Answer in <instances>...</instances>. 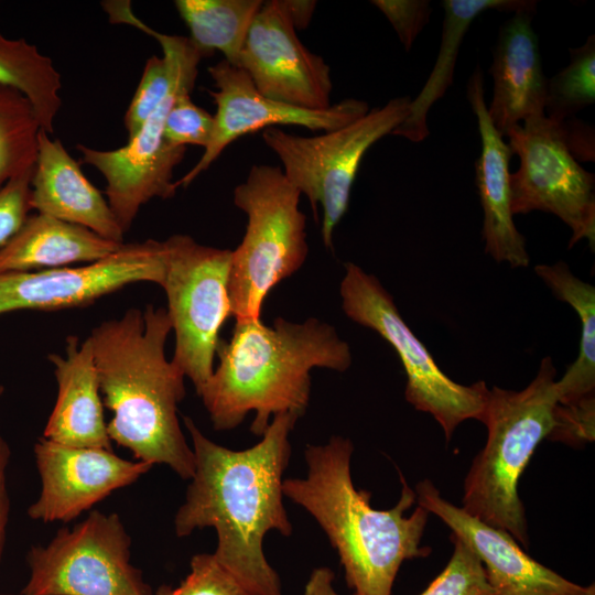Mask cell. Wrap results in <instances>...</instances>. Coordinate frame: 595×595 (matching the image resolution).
Returning a JSON list of instances; mask_svg holds the SVG:
<instances>
[{"mask_svg": "<svg viewBox=\"0 0 595 595\" xmlns=\"http://www.w3.org/2000/svg\"><path fill=\"white\" fill-rule=\"evenodd\" d=\"M554 426L548 440L582 446L595 439V397L586 398L575 404L558 403Z\"/></svg>", "mask_w": 595, "mask_h": 595, "instance_id": "1f68e13d", "label": "cell"}, {"mask_svg": "<svg viewBox=\"0 0 595 595\" xmlns=\"http://www.w3.org/2000/svg\"><path fill=\"white\" fill-rule=\"evenodd\" d=\"M33 452L41 487L26 512L44 523L76 519L152 468L148 463L122 458L112 450L68 446L43 436Z\"/></svg>", "mask_w": 595, "mask_h": 595, "instance_id": "2e32d148", "label": "cell"}, {"mask_svg": "<svg viewBox=\"0 0 595 595\" xmlns=\"http://www.w3.org/2000/svg\"><path fill=\"white\" fill-rule=\"evenodd\" d=\"M238 67L260 94L275 101L312 110L333 105L331 67L302 44L282 0L263 1L248 31Z\"/></svg>", "mask_w": 595, "mask_h": 595, "instance_id": "9a60e30c", "label": "cell"}, {"mask_svg": "<svg viewBox=\"0 0 595 595\" xmlns=\"http://www.w3.org/2000/svg\"><path fill=\"white\" fill-rule=\"evenodd\" d=\"M508 145L520 160L510 173L512 214H554L572 230L569 248L586 239L595 246V175L571 153L561 123L545 115L508 130Z\"/></svg>", "mask_w": 595, "mask_h": 595, "instance_id": "7c38bea8", "label": "cell"}, {"mask_svg": "<svg viewBox=\"0 0 595 595\" xmlns=\"http://www.w3.org/2000/svg\"><path fill=\"white\" fill-rule=\"evenodd\" d=\"M31 208L61 220L86 227L97 235L123 242L107 199L83 173L79 163L60 139L41 129L31 180Z\"/></svg>", "mask_w": 595, "mask_h": 595, "instance_id": "ffe728a7", "label": "cell"}, {"mask_svg": "<svg viewBox=\"0 0 595 595\" xmlns=\"http://www.w3.org/2000/svg\"><path fill=\"white\" fill-rule=\"evenodd\" d=\"M534 272L556 299L573 307L581 321L578 355L555 381L559 403L571 405L595 397V288L574 275L563 261L536 266Z\"/></svg>", "mask_w": 595, "mask_h": 595, "instance_id": "cb8c5ba5", "label": "cell"}, {"mask_svg": "<svg viewBox=\"0 0 595 595\" xmlns=\"http://www.w3.org/2000/svg\"><path fill=\"white\" fill-rule=\"evenodd\" d=\"M162 283L175 336L173 364L198 393L214 371L219 332L231 316L228 279L232 250L170 236Z\"/></svg>", "mask_w": 595, "mask_h": 595, "instance_id": "9c48e42d", "label": "cell"}, {"mask_svg": "<svg viewBox=\"0 0 595 595\" xmlns=\"http://www.w3.org/2000/svg\"><path fill=\"white\" fill-rule=\"evenodd\" d=\"M581 595H595V584L592 583L587 586H584V589Z\"/></svg>", "mask_w": 595, "mask_h": 595, "instance_id": "74e56055", "label": "cell"}, {"mask_svg": "<svg viewBox=\"0 0 595 595\" xmlns=\"http://www.w3.org/2000/svg\"><path fill=\"white\" fill-rule=\"evenodd\" d=\"M570 64L547 80L544 115L561 123L595 101V36L570 48Z\"/></svg>", "mask_w": 595, "mask_h": 595, "instance_id": "83f0119b", "label": "cell"}, {"mask_svg": "<svg viewBox=\"0 0 595 595\" xmlns=\"http://www.w3.org/2000/svg\"><path fill=\"white\" fill-rule=\"evenodd\" d=\"M301 193L279 166L253 164L234 190V204L247 215L232 250L228 279L231 316L259 320L269 292L300 270L309 255Z\"/></svg>", "mask_w": 595, "mask_h": 595, "instance_id": "8992f818", "label": "cell"}, {"mask_svg": "<svg viewBox=\"0 0 595 595\" xmlns=\"http://www.w3.org/2000/svg\"><path fill=\"white\" fill-rule=\"evenodd\" d=\"M300 416H273L262 439L245 450H230L209 440L184 416L192 440L195 468L185 501L174 517L183 538L213 528L215 559L251 595H283L278 573L263 552L270 531L284 537L292 524L283 505V474L291 456L290 433Z\"/></svg>", "mask_w": 595, "mask_h": 595, "instance_id": "6da1fadb", "label": "cell"}, {"mask_svg": "<svg viewBox=\"0 0 595 595\" xmlns=\"http://www.w3.org/2000/svg\"><path fill=\"white\" fill-rule=\"evenodd\" d=\"M215 90V126L208 145L196 164L175 184L188 186L223 151L242 136L278 126H300L312 131H333L369 111L364 100L345 99L322 110L285 105L260 94L245 71L221 60L208 67Z\"/></svg>", "mask_w": 595, "mask_h": 595, "instance_id": "5bb4252c", "label": "cell"}, {"mask_svg": "<svg viewBox=\"0 0 595 595\" xmlns=\"http://www.w3.org/2000/svg\"><path fill=\"white\" fill-rule=\"evenodd\" d=\"M354 445L332 436L323 445L305 448L307 474L283 480V495L304 508L321 526L337 551L347 585L355 595H391L405 560L429 555L421 547L429 512L416 504V493L400 474L397 505L379 510L370 505L371 493L353 483Z\"/></svg>", "mask_w": 595, "mask_h": 595, "instance_id": "277c9868", "label": "cell"}, {"mask_svg": "<svg viewBox=\"0 0 595 595\" xmlns=\"http://www.w3.org/2000/svg\"><path fill=\"white\" fill-rule=\"evenodd\" d=\"M388 19L407 51L429 22L431 6L428 0H372Z\"/></svg>", "mask_w": 595, "mask_h": 595, "instance_id": "836d02e7", "label": "cell"}, {"mask_svg": "<svg viewBox=\"0 0 595 595\" xmlns=\"http://www.w3.org/2000/svg\"><path fill=\"white\" fill-rule=\"evenodd\" d=\"M303 595H339L334 588L333 571L325 566L315 569L306 582Z\"/></svg>", "mask_w": 595, "mask_h": 595, "instance_id": "8d00e7d4", "label": "cell"}, {"mask_svg": "<svg viewBox=\"0 0 595 595\" xmlns=\"http://www.w3.org/2000/svg\"><path fill=\"white\" fill-rule=\"evenodd\" d=\"M156 595H251L215 559L213 553L195 554L190 572L176 587L163 586Z\"/></svg>", "mask_w": 595, "mask_h": 595, "instance_id": "f546056e", "label": "cell"}, {"mask_svg": "<svg viewBox=\"0 0 595 595\" xmlns=\"http://www.w3.org/2000/svg\"><path fill=\"white\" fill-rule=\"evenodd\" d=\"M536 12L537 8L521 10L502 23L493 53L494 88L487 110L502 137L521 120L544 115L548 79L532 29Z\"/></svg>", "mask_w": 595, "mask_h": 595, "instance_id": "d6986e66", "label": "cell"}, {"mask_svg": "<svg viewBox=\"0 0 595 595\" xmlns=\"http://www.w3.org/2000/svg\"><path fill=\"white\" fill-rule=\"evenodd\" d=\"M0 595H15V594L4 593V594H0ZM19 595H21V594H19Z\"/></svg>", "mask_w": 595, "mask_h": 595, "instance_id": "ab89813d", "label": "cell"}, {"mask_svg": "<svg viewBox=\"0 0 595 595\" xmlns=\"http://www.w3.org/2000/svg\"><path fill=\"white\" fill-rule=\"evenodd\" d=\"M450 539L454 544L450 561L420 595H493L478 558L459 539Z\"/></svg>", "mask_w": 595, "mask_h": 595, "instance_id": "f1b7e54d", "label": "cell"}, {"mask_svg": "<svg viewBox=\"0 0 595 595\" xmlns=\"http://www.w3.org/2000/svg\"><path fill=\"white\" fill-rule=\"evenodd\" d=\"M172 332L167 312L148 304L101 322L87 337L91 347L111 442L136 461L169 466L183 479L195 468L177 411L185 397L184 374L166 358Z\"/></svg>", "mask_w": 595, "mask_h": 595, "instance_id": "7a4b0ae2", "label": "cell"}, {"mask_svg": "<svg viewBox=\"0 0 595 595\" xmlns=\"http://www.w3.org/2000/svg\"><path fill=\"white\" fill-rule=\"evenodd\" d=\"M57 396L43 437L68 446L112 450L98 374L88 338H66L65 354H50Z\"/></svg>", "mask_w": 595, "mask_h": 595, "instance_id": "44dd1931", "label": "cell"}, {"mask_svg": "<svg viewBox=\"0 0 595 595\" xmlns=\"http://www.w3.org/2000/svg\"><path fill=\"white\" fill-rule=\"evenodd\" d=\"M216 356L218 366L197 393L214 429L232 430L255 412L250 431L258 436L277 414H304L312 369L343 372L353 361L335 327L315 317L301 323L277 317L271 326L261 318L238 320Z\"/></svg>", "mask_w": 595, "mask_h": 595, "instance_id": "3957f363", "label": "cell"}, {"mask_svg": "<svg viewBox=\"0 0 595 595\" xmlns=\"http://www.w3.org/2000/svg\"><path fill=\"white\" fill-rule=\"evenodd\" d=\"M537 1L528 0H444V21L439 55L430 77L414 100L410 101L409 115L391 132L393 136L420 142L429 136L426 116L436 100L452 85L455 63L464 35L472 22L484 11L518 12L537 8Z\"/></svg>", "mask_w": 595, "mask_h": 595, "instance_id": "603a6c76", "label": "cell"}, {"mask_svg": "<svg viewBox=\"0 0 595 595\" xmlns=\"http://www.w3.org/2000/svg\"><path fill=\"white\" fill-rule=\"evenodd\" d=\"M30 170L10 180L0 190V247L6 245L21 228L31 208Z\"/></svg>", "mask_w": 595, "mask_h": 595, "instance_id": "d6a6232c", "label": "cell"}, {"mask_svg": "<svg viewBox=\"0 0 595 595\" xmlns=\"http://www.w3.org/2000/svg\"><path fill=\"white\" fill-rule=\"evenodd\" d=\"M261 0H176L174 6L190 30V40L203 58L216 51L234 66Z\"/></svg>", "mask_w": 595, "mask_h": 595, "instance_id": "d4e9b609", "label": "cell"}, {"mask_svg": "<svg viewBox=\"0 0 595 595\" xmlns=\"http://www.w3.org/2000/svg\"><path fill=\"white\" fill-rule=\"evenodd\" d=\"M214 116L193 102L190 93L181 94L167 112L164 139L173 147L205 149L213 136Z\"/></svg>", "mask_w": 595, "mask_h": 595, "instance_id": "4dcf8cb0", "label": "cell"}, {"mask_svg": "<svg viewBox=\"0 0 595 595\" xmlns=\"http://www.w3.org/2000/svg\"><path fill=\"white\" fill-rule=\"evenodd\" d=\"M122 244L86 227L36 213L29 215L17 234L0 247V273L87 264L108 257Z\"/></svg>", "mask_w": 595, "mask_h": 595, "instance_id": "7402d4cb", "label": "cell"}, {"mask_svg": "<svg viewBox=\"0 0 595 595\" xmlns=\"http://www.w3.org/2000/svg\"><path fill=\"white\" fill-rule=\"evenodd\" d=\"M21 595H151L131 562V539L117 513L91 511L26 553Z\"/></svg>", "mask_w": 595, "mask_h": 595, "instance_id": "30bf717a", "label": "cell"}, {"mask_svg": "<svg viewBox=\"0 0 595 595\" xmlns=\"http://www.w3.org/2000/svg\"><path fill=\"white\" fill-rule=\"evenodd\" d=\"M410 101L408 96L393 98L345 127L314 137L278 127L262 131L266 145L281 161L288 181L307 197L316 220L321 205V234L326 248H333L334 230L348 208L365 153L407 118Z\"/></svg>", "mask_w": 595, "mask_h": 595, "instance_id": "52a82bcc", "label": "cell"}, {"mask_svg": "<svg viewBox=\"0 0 595 595\" xmlns=\"http://www.w3.org/2000/svg\"><path fill=\"white\" fill-rule=\"evenodd\" d=\"M171 42L175 57L172 88L139 131L126 145L113 150L77 145L83 162L105 177L107 202L123 232L130 229L142 205L153 198H172L177 190L173 172L186 148L165 141L164 123L175 99L193 91L203 56L186 36L171 35Z\"/></svg>", "mask_w": 595, "mask_h": 595, "instance_id": "8fae6325", "label": "cell"}, {"mask_svg": "<svg viewBox=\"0 0 595 595\" xmlns=\"http://www.w3.org/2000/svg\"><path fill=\"white\" fill-rule=\"evenodd\" d=\"M165 242L148 239L122 246L82 267L0 273V315L18 310L55 311L87 306L137 282L161 284Z\"/></svg>", "mask_w": 595, "mask_h": 595, "instance_id": "4fadbf2b", "label": "cell"}, {"mask_svg": "<svg viewBox=\"0 0 595 595\" xmlns=\"http://www.w3.org/2000/svg\"><path fill=\"white\" fill-rule=\"evenodd\" d=\"M342 309L353 322L378 333L399 356L407 376L405 400L431 414L450 441L466 420L483 423L489 388L485 381L462 385L446 376L401 317L379 279L353 262L340 281Z\"/></svg>", "mask_w": 595, "mask_h": 595, "instance_id": "ba28073f", "label": "cell"}, {"mask_svg": "<svg viewBox=\"0 0 595 595\" xmlns=\"http://www.w3.org/2000/svg\"><path fill=\"white\" fill-rule=\"evenodd\" d=\"M41 129L30 100L18 89L0 85V190L34 167Z\"/></svg>", "mask_w": 595, "mask_h": 595, "instance_id": "4316f807", "label": "cell"}, {"mask_svg": "<svg viewBox=\"0 0 595 595\" xmlns=\"http://www.w3.org/2000/svg\"><path fill=\"white\" fill-rule=\"evenodd\" d=\"M0 85L21 91L32 104L43 130L53 133L62 98L61 75L52 60L24 39L0 33Z\"/></svg>", "mask_w": 595, "mask_h": 595, "instance_id": "484cf974", "label": "cell"}, {"mask_svg": "<svg viewBox=\"0 0 595 595\" xmlns=\"http://www.w3.org/2000/svg\"><path fill=\"white\" fill-rule=\"evenodd\" d=\"M282 4L295 31H303L311 22L317 2L314 0H282Z\"/></svg>", "mask_w": 595, "mask_h": 595, "instance_id": "d590c367", "label": "cell"}, {"mask_svg": "<svg viewBox=\"0 0 595 595\" xmlns=\"http://www.w3.org/2000/svg\"><path fill=\"white\" fill-rule=\"evenodd\" d=\"M3 390H4V388L0 385V397H1L2 393H3Z\"/></svg>", "mask_w": 595, "mask_h": 595, "instance_id": "f35d334b", "label": "cell"}, {"mask_svg": "<svg viewBox=\"0 0 595 595\" xmlns=\"http://www.w3.org/2000/svg\"><path fill=\"white\" fill-rule=\"evenodd\" d=\"M416 504L435 515L480 561L493 595H581V586L532 559L505 530L491 527L446 500L424 479Z\"/></svg>", "mask_w": 595, "mask_h": 595, "instance_id": "e0dca14e", "label": "cell"}, {"mask_svg": "<svg viewBox=\"0 0 595 595\" xmlns=\"http://www.w3.org/2000/svg\"><path fill=\"white\" fill-rule=\"evenodd\" d=\"M11 459V448L0 436V562L3 555L10 515V496L8 489V469Z\"/></svg>", "mask_w": 595, "mask_h": 595, "instance_id": "e575fe53", "label": "cell"}, {"mask_svg": "<svg viewBox=\"0 0 595 595\" xmlns=\"http://www.w3.org/2000/svg\"><path fill=\"white\" fill-rule=\"evenodd\" d=\"M467 98L477 118L482 142L480 154L475 162V183L484 213L485 252L496 262L526 268L530 257L511 210L509 162L513 152L488 116L479 66L468 80Z\"/></svg>", "mask_w": 595, "mask_h": 595, "instance_id": "ac0fdd59", "label": "cell"}, {"mask_svg": "<svg viewBox=\"0 0 595 595\" xmlns=\"http://www.w3.org/2000/svg\"><path fill=\"white\" fill-rule=\"evenodd\" d=\"M556 369L544 357L522 390L489 389L483 423L487 441L464 480L462 508L483 522L507 531L523 550L530 547L520 477L538 445L550 435L559 403Z\"/></svg>", "mask_w": 595, "mask_h": 595, "instance_id": "5b68a950", "label": "cell"}]
</instances>
